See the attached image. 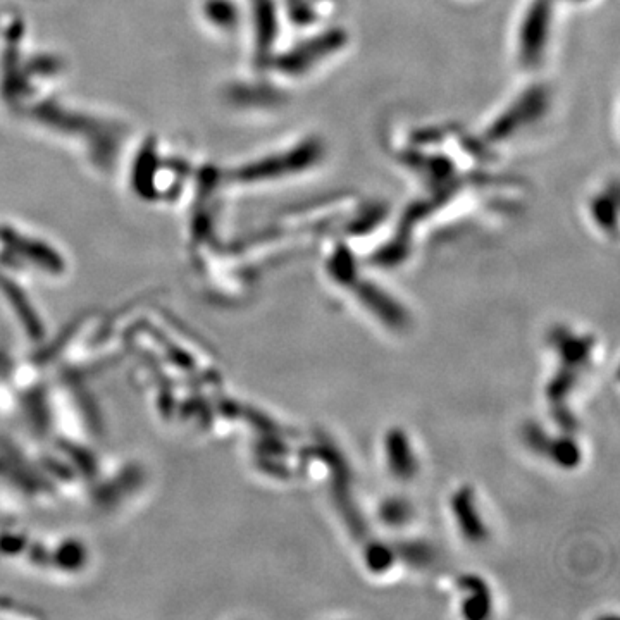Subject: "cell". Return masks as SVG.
I'll return each instance as SVG.
<instances>
[]
</instances>
